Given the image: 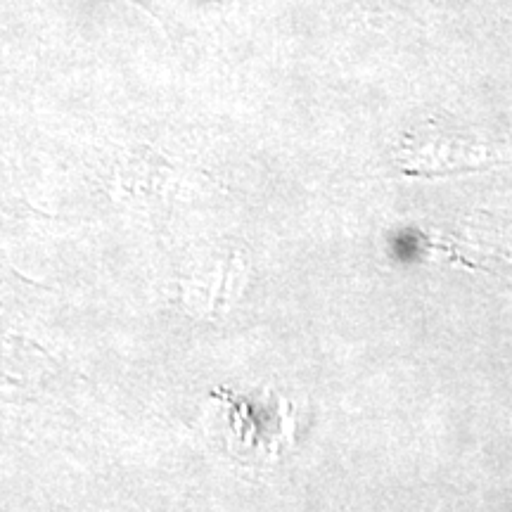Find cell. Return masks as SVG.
I'll return each mask as SVG.
<instances>
[{
  "label": "cell",
  "mask_w": 512,
  "mask_h": 512,
  "mask_svg": "<svg viewBox=\"0 0 512 512\" xmlns=\"http://www.w3.org/2000/svg\"><path fill=\"white\" fill-rule=\"evenodd\" d=\"M214 399L223 403V430L233 441L230 446L235 458L264 460L280 456L283 446L292 444L290 403L280 396H247L233 394L230 389H216Z\"/></svg>",
  "instance_id": "obj_1"
}]
</instances>
